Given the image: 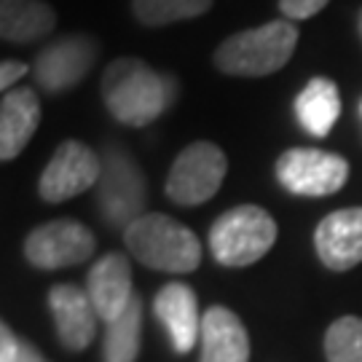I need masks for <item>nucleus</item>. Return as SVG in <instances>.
<instances>
[{
    "label": "nucleus",
    "mask_w": 362,
    "mask_h": 362,
    "mask_svg": "<svg viewBox=\"0 0 362 362\" xmlns=\"http://www.w3.org/2000/svg\"><path fill=\"white\" fill-rule=\"evenodd\" d=\"M27 73H33V67L22 62V59H3L0 62V89H3V94L16 89L13 83H19Z\"/></svg>",
    "instance_id": "obj_23"
},
{
    "label": "nucleus",
    "mask_w": 362,
    "mask_h": 362,
    "mask_svg": "<svg viewBox=\"0 0 362 362\" xmlns=\"http://www.w3.org/2000/svg\"><path fill=\"white\" fill-rule=\"evenodd\" d=\"M49 309L59 344L67 351L89 349L97 336V320H100L89 293L76 285H54L49 290Z\"/></svg>",
    "instance_id": "obj_12"
},
{
    "label": "nucleus",
    "mask_w": 362,
    "mask_h": 362,
    "mask_svg": "<svg viewBox=\"0 0 362 362\" xmlns=\"http://www.w3.org/2000/svg\"><path fill=\"white\" fill-rule=\"evenodd\" d=\"M40 124V100L33 86H16L0 100V158L11 161L27 148Z\"/></svg>",
    "instance_id": "obj_15"
},
{
    "label": "nucleus",
    "mask_w": 362,
    "mask_h": 362,
    "mask_svg": "<svg viewBox=\"0 0 362 362\" xmlns=\"http://www.w3.org/2000/svg\"><path fill=\"white\" fill-rule=\"evenodd\" d=\"M276 220L258 204H239L223 212L209 228V252L220 266L245 269L258 263L276 242Z\"/></svg>",
    "instance_id": "obj_4"
},
{
    "label": "nucleus",
    "mask_w": 362,
    "mask_h": 362,
    "mask_svg": "<svg viewBox=\"0 0 362 362\" xmlns=\"http://www.w3.org/2000/svg\"><path fill=\"white\" fill-rule=\"evenodd\" d=\"M86 293H89L94 309L105 325L113 322L118 314L129 306L134 298L132 287V263L121 252H107L89 269L86 276Z\"/></svg>",
    "instance_id": "obj_13"
},
{
    "label": "nucleus",
    "mask_w": 362,
    "mask_h": 362,
    "mask_svg": "<svg viewBox=\"0 0 362 362\" xmlns=\"http://www.w3.org/2000/svg\"><path fill=\"white\" fill-rule=\"evenodd\" d=\"M100 57V38L91 33H67L49 40L33 59L35 86L46 94H65L81 86Z\"/></svg>",
    "instance_id": "obj_7"
},
{
    "label": "nucleus",
    "mask_w": 362,
    "mask_h": 362,
    "mask_svg": "<svg viewBox=\"0 0 362 362\" xmlns=\"http://www.w3.org/2000/svg\"><path fill=\"white\" fill-rule=\"evenodd\" d=\"M13 362H49V360H46V357H43L33 344H25V341H22V344H19V351H16V360Z\"/></svg>",
    "instance_id": "obj_24"
},
{
    "label": "nucleus",
    "mask_w": 362,
    "mask_h": 362,
    "mask_svg": "<svg viewBox=\"0 0 362 362\" xmlns=\"http://www.w3.org/2000/svg\"><path fill=\"white\" fill-rule=\"evenodd\" d=\"M143 338V298L134 293L124 314L105 325L103 360L105 362H137Z\"/></svg>",
    "instance_id": "obj_19"
},
{
    "label": "nucleus",
    "mask_w": 362,
    "mask_h": 362,
    "mask_svg": "<svg viewBox=\"0 0 362 362\" xmlns=\"http://www.w3.org/2000/svg\"><path fill=\"white\" fill-rule=\"evenodd\" d=\"M100 156L103 175L97 182V207L107 226L127 231L134 220L145 215L148 180L124 145H107Z\"/></svg>",
    "instance_id": "obj_5"
},
{
    "label": "nucleus",
    "mask_w": 362,
    "mask_h": 362,
    "mask_svg": "<svg viewBox=\"0 0 362 362\" xmlns=\"http://www.w3.org/2000/svg\"><path fill=\"white\" fill-rule=\"evenodd\" d=\"M314 250L330 272H349L362 263V207L325 215L314 231Z\"/></svg>",
    "instance_id": "obj_11"
},
{
    "label": "nucleus",
    "mask_w": 362,
    "mask_h": 362,
    "mask_svg": "<svg viewBox=\"0 0 362 362\" xmlns=\"http://www.w3.org/2000/svg\"><path fill=\"white\" fill-rule=\"evenodd\" d=\"M357 33H360V38H362V8H360V13H357Z\"/></svg>",
    "instance_id": "obj_25"
},
{
    "label": "nucleus",
    "mask_w": 362,
    "mask_h": 362,
    "mask_svg": "<svg viewBox=\"0 0 362 362\" xmlns=\"http://www.w3.org/2000/svg\"><path fill=\"white\" fill-rule=\"evenodd\" d=\"M226 175H228L226 151L209 140H196L185 145L172 161L164 194L177 207H199L218 194Z\"/></svg>",
    "instance_id": "obj_6"
},
{
    "label": "nucleus",
    "mask_w": 362,
    "mask_h": 362,
    "mask_svg": "<svg viewBox=\"0 0 362 362\" xmlns=\"http://www.w3.org/2000/svg\"><path fill=\"white\" fill-rule=\"evenodd\" d=\"M57 30V11L46 0H0V38L27 46Z\"/></svg>",
    "instance_id": "obj_17"
},
{
    "label": "nucleus",
    "mask_w": 362,
    "mask_h": 362,
    "mask_svg": "<svg viewBox=\"0 0 362 362\" xmlns=\"http://www.w3.org/2000/svg\"><path fill=\"white\" fill-rule=\"evenodd\" d=\"M124 245L134 260L153 272L191 274L202 263V242L188 226L164 212H145L124 231Z\"/></svg>",
    "instance_id": "obj_3"
},
{
    "label": "nucleus",
    "mask_w": 362,
    "mask_h": 362,
    "mask_svg": "<svg viewBox=\"0 0 362 362\" xmlns=\"http://www.w3.org/2000/svg\"><path fill=\"white\" fill-rule=\"evenodd\" d=\"M100 94L118 124L140 129L164 116L177 100V78L156 70L140 57H121L103 70Z\"/></svg>",
    "instance_id": "obj_1"
},
{
    "label": "nucleus",
    "mask_w": 362,
    "mask_h": 362,
    "mask_svg": "<svg viewBox=\"0 0 362 362\" xmlns=\"http://www.w3.org/2000/svg\"><path fill=\"white\" fill-rule=\"evenodd\" d=\"M279 185L296 196H333L349 180V161L322 148H287L274 164Z\"/></svg>",
    "instance_id": "obj_8"
},
{
    "label": "nucleus",
    "mask_w": 362,
    "mask_h": 362,
    "mask_svg": "<svg viewBox=\"0 0 362 362\" xmlns=\"http://www.w3.org/2000/svg\"><path fill=\"white\" fill-rule=\"evenodd\" d=\"M97 236L81 220L59 218L49 220L27 233L25 258L40 272H59L70 266H81L94 255Z\"/></svg>",
    "instance_id": "obj_9"
},
{
    "label": "nucleus",
    "mask_w": 362,
    "mask_h": 362,
    "mask_svg": "<svg viewBox=\"0 0 362 362\" xmlns=\"http://www.w3.org/2000/svg\"><path fill=\"white\" fill-rule=\"evenodd\" d=\"M103 175V156L81 140L57 145L38 177V196L49 204H62L73 196L91 191Z\"/></svg>",
    "instance_id": "obj_10"
},
{
    "label": "nucleus",
    "mask_w": 362,
    "mask_h": 362,
    "mask_svg": "<svg viewBox=\"0 0 362 362\" xmlns=\"http://www.w3.org/2000/svg\"><path fill=\"white\" fill-rule=\"evenodd\" d=\"M298 124L309 132L311 137H327L341 116V94L333 78H311L303 89L298 91L293 103Z\"/></svg>",
    "instance_id": "obj_18"
},
{
    "label": "nucleus",
    "mask_w": 362,
    "mask_h": 362,
    "mask_svg": "<svg viewBox=\"0 0 362 362\" xmlns=\"http://www.w3.org/2000/svg\"><path fill=\"white\" fill-rule=\"evenodd\" d=\"M330 0H279V11L290 22H300V19H311L322 11Z\"/></svg>",
    "instance_id": "obj_22"
},
{
    "label": "nucleus",
    "mask_w": 362,
    "mask_h": 362,
    "mask_svg": "<svg viewBox=\"0 0 362 362\" xmlns=\"http://www.w3.org/2000/svg\"><path fill=\"white\" fill-rule=\"evenodd\" d=\"M156 317L169 330L172 346L177 354H188V351L199 346V336H202V314H199V298H196L194 287L185 282H169L156 293L153 300Z\"/></svg>",
    "instance_id": "obj_14"
},
{
    "label": "nucleus",
    "mask_w": 362,
    "mask_h": 362,
    "mask_svg": "<svg viewBox=\"0 0 362 362\" xmlns=\"http://www.w3.org/2000/svg\"><path fill=\"white\" fill-rule=\"evenodd\" d=\"M215 0H132V13L143 27H167L204 16Z\"/></svg>",
    "instance_id": "obj_20"
},
{
    "label": "nucleus",
    "mask_w": 362,
    "mask_h": 362,
    "mask_svg": "<svg viewBox=\"0 0 362 362\" xmlns=\"http://www.w3.org/2000/svg\"><path fill=\"white\" fill-rule=\"evenodd\" d=\"M199 362H250V336L242 320L226 306H209L202 317Z\"/></svg>",
    "instance_id": "obj_16"
},
{
    "label": "nucleus",
    "mask_w": 362,
    "mask_h": 362,
    "mask_svg": "<svg viewBox=\"0 0 362 362\" xmlns=\"http://www.w3.org/2000/svg\"><path fill=\"white\" fill-rule=\"evenodd\" d=\"M360 113H362V103H360Z\"/></svg>",
    "instance_id": "obj_26"
},
{
    "label": "nucleus",
    "mask_w": 362,
    "mask_h": 362,
    "mask_svg": "<svg viewBox=\"0 0 362 362\" xmlns=\"http://www.w3.org/2000/svg\"><path fill=\"white\" fill-rule=\"evenodd\" d=\"M298 46V27L290 19H272L260 27L239 30L220 40L212 52V65L223 76L266 78L279 73L293 59Z\"/></svg>",
    "instance_id": "obj_2"
},
{
    "label": "nucleus",
    "mask_w": 362,
    "mask_h": 362,
    "mask_svg": "<svg viewBox=\"0 0 362 362\" xmlns=\"http://www.w3.org/2000/svg\"><path fill=\"white\" fill-rule=\"evenodd\" d=\"M327 362H362V317H341L325 333Z\"/></svg>",
    "instance_id": "obj_21"
}]
</instances>
